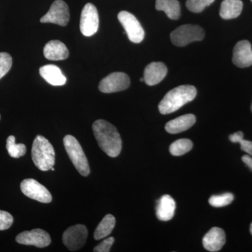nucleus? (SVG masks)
<instances>
[{
	"instance_id": "nucleus-1",
	"label": "nucleus",
	"mask_w": 252,
	"mask_h": 252,
	"mask_svg": "<svg viewBox=\"0 0 252 252\" xmlns=\"http://www.w3.org/2000/svg\"><path fill=\"white\" fill-rule=\"evenodd\" d=\"M93 131L99 148L108 155L115 158L122 149V140L115 126L102 119L95 121L93 124Z\"/></svg>"
},
{
	"instance_id": "nucleus-2",
	"label": "nucleus",
	"mask_w": 252,
	"mask_h": 252,
	"mask_svg": "<svg viewBox=\"0 0 252 252\" xmlns=\"http://www.w3.org/2000/svg\"><path fill=\"white\" fill-rule=\"evenodd\" d=\"M197 95L193 86L182 85L169 91L158 104L159 112L169 114L176 112L186 104L191 102Z\"/></svg>"
},
{
	"instance_id": "nucleus-3",
	"label": "nucleus",
	"mask_w": 252,
	"mask_h": 252,
	"mask_svg": "<svg viewBox=\"0 0 252 252\" xmlns=\"http://www.w3.org/2000/svg\"><path fill=\"white\" fill-rule=\"evenodd\" d=\"M56 154L52 144L41 135H37L32 147V158L38 169L48 171L54 167Z\"/></svg>"
},
{
	"instance_id": "nucleus-4",
	"label": "nucleus",
	"mask_w": 252,
	"mask_h": 252,
	"mask_svg": "<svg viewBox=\"0 0 252 252\" xmlns=\"http://www.w3.org/2000/svg\"><path fill=\"white\" fill-rule=\"evenodd\" d=\"M64 149L73 165L81 175L87 177L91 172L89 161L81 144L72 135H66L63 139Z\"/></svg>"
},
{
	"instance_id": "nucleus-5",
	"label": "nucleus",
	"mask_w": 252,
	"mask_h": 252,
	"mask_svg": "<svg viewBox=\"0 0 252 252\" xmlns=\"http://www.w3.org/2000/svg\"><path fill=\"white\" fill-rule=\"evenodd\" d=\"M205 32L203 28L193 25L180 26L170 34L172 44L177 46H185L193 41L203 40Z\"/></svg>"
},
{
	"instance_id": "nucleus-6",
	"label": "nucleus",
	"mask_w": 252,
	"mask_h": 252,
	"mask_svg": "<svg viewBox=\"0 0 252 252\" xmlns=\"http://www.w3.org/2000/svg\"><path fill=\"white\" fill-rule=\"evenodd\" d=\"M118 19L127 33V37L132 42L138 44L143 41L144 31L135 16L128 11H122L118 14Z\"/></svg>"
},
{
	"instance_id": "nucleus-7",
	"label": "nucleus",
	"mask_w": 252,
	"mask_h": 252,
	"mask_svg": "<svg viewBox=\"0 0 252 252\" xmlns=\"http://www.w3.org/2000/svg\"><path fill=\"white\" fill-rule=\"evenodd\" d=\"M87 238L86 225L77 224L69 227L64 232L63 242L70 251H77L84 246Z\"/></svg>"
},
{
	"instance_id": "nucleus-8",
	"label": "nucleus",
	"mask_w": 252,
	"mask_h": 252,
	"mask_svg": "<svg viewBox=\"0 0 252 252\" xmlns=\"http://www.w3.org/2000/svg\"><path fill=\"white\" fill-rule=\"evenodd\" d=\"M22 193L28 198L42 203L52 201V195L44 186L34 179H26L21 183Z\"/></svg>"
},
{
	"instance_id": "nucleus-9",
	"label": "nucleus",
	"mask_w": 252,
	"mask_h": 252,
	"mask_svg": "<svg viewBox=\"0 0 252 252\" xmlns=\"http://www.w3.org/2000/svg\"><path fill=\"white\" fill-rule=\"evenodd\" d=\"M99 15L95 6L88 3L81 11L80 31L83 35L91 36L98 31Z\"/></svg>"
},
{
	"instance_id": "nucleus-10",
	"label": "nucleus",
	"mask_w": 252,
	"mask_h": 252,
	"mask_svg": "<svg viewBox=\"0 0 252 252\" xmlns=\"http://www.w3.org/2000/svg\"><path fill=\"white\" fill-rule=\"evenodd\" d=\"M69 10L67 4L63 0L54 1L49 11L40 19L42 23H54L61 26H66L69 23Z\"/></svg>"
},
{
	"instance_id": "nucleus-11",
	"label": "nucleus",
	"mask_w": 252,
	"mask_h": 252,
	"mask_svg": "<svg viewBox=\"0 0 252 252\" xmlns=\"http://www.w3.org/2000/svg\"><path fill=\"white\" fill-rule=\"evenodd\" d=\"M130 84V78L125 73L114 72L100 81L99 90L104 94H112L126 90Z\"/></svg>"
},
{
	"instance_id": "nucleus-12",
	"label": "nucleus",
	"mask_w": 252,
	"mask_h": 252,
	"mask_svg": "<svg viewBox=\"0 0 252 252\" xmlns=\"http://www.w3.org/2000/svg\"><path fill=\"white\" fill-rule=\"evenodd\" d=\"M16 240L21 245H32L39 248H46L51 243L49 233L40 228L23 231L16 236Z\"/></svg>"
},
{
	"instance_id": "nucleus-13",
	"label": "nucleus",
	"mask_w": 252,
	"mask_h": 252,
	"mask_svg": "<svg viewBox=\"0 0 252 252\" xmlns=\"http://www.w3.org/2000/svg\"><path fill=\"white\" fill-rule=\"evenodd\" d=\"M233 63L238 67L252 65V45L248 40L239 41L233 50Z\"/></svg>"
},
{
	"instance_id": "nucleus-14",
	"label": "nucleus",
	"mask_w": 252,
	"mask_h": 252,
	"mask_svg": "<svg viewBox=\"0 0 252 252\" xmlns=\"http://www.w3.org/2000/svg\"><path fill=\"white\" fill-rule=\"evenodd\" d=\"M225 243V234L221 228L213 227L204 236L203 247L207 251L219 252Z\"/></svg>"
},
{
	"instance_id": "nucleus-15",
	"label": "nucleus",
	"mask_w": 252,
	"mask_h": 252,
	"mask_svg": "<svg viewBox=\"0 0 252 252\" xmlns=\"http://www.w3.org/2000/svg\"><path fill=\"white\" fill-rule=\"evenodd\" d=\"M167 73V68L164 63H151L144 69V82L148 86L157 85L165 77Z\"/></svg>"
},
{
	"instance_id": "nucleus-16",
	"label": "nucleus",
	"mask_w": 252,
	"mask_h": 252,
	"mask_svg": "<svg viewBox=\"0 0 252 252\" xmlns=\"http://www.w3.org/2000/svg\"><path fill=\"white\" fill-rule=\"evenodd\" d=\"M195 122L196 118L193 114H185L167 122L165 127V130L170 134L180 133L190 128Z\"/></svg>"
},
{
	"instance_id": "nucleus-17",
	"label": "nucleus",
	"mask_w": 252,
	"mask_h": 252,
	"mask_svg": "<svg viewBox=\"0 0 252 252\" xmlns=\"http://www.w3.org/2000/svg\"><path fill=\"white\" fill-rule=\"evenodd\" d=\"M41 77L52 86H63L67 82V78L64 77L62 71L54 64H47L39 69Z\"/></svg>"
},
{
	"instance_id": "nucleus-18",
	"label": "nucleus",
	"mask_w": 252,
	"mask_h": 252,
	"mask_svg": "<svg viewBox=\"0 0 252 252\" xmlns=\"http://www.w3.org/2000/svg\"><path fill=\"white\" fill-rule=\"evenodd\" d=\"M44 57L50 61H63L69 56L67 46L59 40H51L44 48Z\"/></svg>"
},
{
	"instance_id": "nucleus-19",
	"label": "nucleus",
	"mask_w": 252,
	"mask_h": 252,
	"mask_svg": "<svg viewBox=\"0 0 252 252\" xmlns=\"http://www.w3.org/2000/svg\"><path fill=\"white\" fill-rule=\"evenodd\" d=\"M176 203L170 195H165L159 200L157 207V217L160 220L167 221L175 215Z\"/></svg>"
},
{
	"instance_id": "nucleus-20",
	"label": "nucleus",
	"mask_w": 252,
	"mask_h": 252,
	"mask_svg": "<svg viewBox=\"0 0 252 252\" xmlns=\"http://www.w3.org/2000/svg\"><path fill=\"white\" fill-rule=\"evenodd\" d=\"M243 8V3L241 0H223L220 5V17L225 20L238 17Z\"/></svg>"
},
{
	"instance_id": "nucleus-21",
	"label": "nucleus",
	"mask_w": 252,
	"mask_h": 252,
	"mask_svg": "<svg viewBox=\"0 0 252 252\" xmlns=\"http://www.w3.org/2000/svg\"><path fill=\"white\" fill-rule=\"evenodd\" d=\"M156 9L164 11L170 19L177 20L180 18V4L178 0H157Z\"/></svg>"
},
{
	"instance_id": "nucleus-22",
	"label": "nucleus",
	"mask_w": 252,
	"mask_h": 252,
	"mask_svg": "<svg viewBox=\"0 0 252 252\" xmlns=\"http://www.w3.org/2000/svg\"><path fill=\"white\" fill-rule=\"evenodd\" d=\"M116 224L115 217L112 215L104 216L94 232V240H99L111 234Z\"/></svg>"
},
{
	"instance_id": "nucleus-23",
	"label": "nucleus",
	"mask_w": 252,
	"mask_h": 252,
	"mask_svg": "<svg viewBox=\"0 0 252 252\" xmlns=\"http://www.w3.org/2000/svg\"><path fill=\"white\" fill-rule=\"evenodd\" d=\"M193 148V142L189 139H180L170 145V152L172 156L180 157L188 153Z\"/></svg>"
},
{
	"instance_id": "nucleus-24",
	"label": "nucleus",
	"mask_w": 252,
	"mask_h": 252,
	"mask_svg": "<svg viewBox=\"0 0 252 252\" xmlns=\"http://www.w3.org/2000/svg\"><path fill=\"white\" fill-rule=\"evenodd\" d=\"M6 149L10 157L19 158L26 154V146L24 144H16L14 136L11 135L6 140Z\"/></svg>"
},
{
	"instance_id": "nucleus-25",
	"label": "nucleus",
	"mask_w": 252,
	"mask_h": 252,
	"mask_svg": "<svg viewBox=\"0 0 252 252\" xmlns=\"http://www.w3.org/2000/svg\"><path fill=\"white\" fill-rule=\"evenodd\" d=\"M234 200V195L230 193H225L221 195H212L209 199V203L212 207H222L227 206Z\"/></svg>"
},
{
	"instance_id": "nucleus-26",
	"label": "nucleus",
	"mask_w": 252,
	"mask_h": 252,
	"mask_svg": "<svg viewBox=\"0 0 252 252\" xmlns=\"http://www.w3.org/2000/svg\"><path fill=\"white\" fill-rule=\"evenodd\" d=\"M214 1L215 0H187V7L192 12L200 13Z\"/></svg>"
},
{
	"instance_id": "nucleus-27",
	"label": "nucleus",
	"mask_w": 252,
	"mask_h": 252,
	"mask_svg": "<svg viewBox=\"0 0 252 252\" xmlns=\"http://www.w3.org/2000/svg\"><path fill=\"white\" fill-rule=\"evenodd\" d=\"M12 66V58L9 54L0 53V79L4 77Z\"/></svg>"
},
{
	"instance_id": "nucleus-28",
	"label": "nucleus",
	"mask_w": 252,
	"mask_h": 252,
	"mask_svg": "<svg viewBox=\"0 0 252 252\" xmlns=\"http://www.w3.org/2000/svg\"><path fill=\"white\" fill-rule=\"evenodd\" d=\"M14 222L12 215L9 212L0 210V230L9 229Z\"/></svg>"
},
{
	"instance_id": "nucleus-29",
	"label": "nucleus",
	"mask_w": 252,
	"mask_h": 252,
	"mask_svg": "<svg viewBox=\"0 0 252 252\" xmlns=\"http://www.w3.org/2000/svg\"><path fill=\"white\" fill-rule=\"evenodd\" d=\"M114 243V238L113 237L105 239L102 243L94 248V251L95 252H110L113 244Z\"/></svg>"
},
{
	"instance_id": "nucleus-30",
	"label": "nucleus",
	"mask_w": 252,
	"mask_h": 252,
	"mask_svg": "<svg viewBox=\"0 0 252 252\" xmlns=\"http://www.w3.org/2000/svg\"><path fill=\"white\" fill-rule=\"evenodd\" d=\"M238 143L240 144L242 150L246 152L250 156H252V142L251 141L245 140L243 138L239 141Z\"/></svg>"
},
{
	"instance_id": "nucleus-31",
	"label": "nucleus",
	"mask_w": 252,
	"mask_h": 252,
	"mask_svg": "<svg viewBox=\"0 0 252 252\" xmlns=\"http://www.w3.org/2000/svg\"><path fill=\"white\" fill-rule=\"evenodd\" d=\"M244 135L243 132L241 131H238V132H235L233 135H230L229 136V140L230 142H233V143H238L239 141L241 140L242 138H243Z\"/></svg>"
},
{
	"instance_id": "nucleus-32",
	"label": "nucleus",
	"mask_w": 252,
	"mask_h": 252,
	"mask_svg": "<svg viewBox=\"0 0 252 252\" xmlns=\"http://www.w3.org/2000/svg\"><path fill=\"white\" fill-rule=\"evenodd\" d=\"M242 160L252 171V158L250 155H245L242 158Z\"/></svg>"
},
{
	"instance_id": "nucleus-33",
	"label": "nucleus",
	"mask_w": 252,
	"mask_h": 252,
	"mask_svg": "<svg viewBox=\"0 0 252 252\" xmlns=\"http://www.w3.org/2000/svg\"><path fill=\"white\" fill-rule=\"evenodd\" d=\"M250 233H251V234L252 235V223H251V225H250Z\"/></svg>"
},
{
	"instance_id": "nucleus-34",
	"label": "nucleus",
	"mask_w": 252,
	"mask_h": 252,
	"mask_svg": "<svg viewBox=\"0 0 252 252\" xmlns=\"http://www.w3.org/2000/svg\"><path fill=\"white\" fill-rule=\"evenodd\" d=\"M251 110H252V106H251Z\"/></svg>"
},
{
	"instance_id": "nucleus-35",
	"label": "nucleus",
	"mask_w": 252,
	"mask_h": 252,
	"mask_svg": "<svg viewBox=\"0 0 252 252\" xmlns=\"http://www.w3.org/2000/svg\"><path fill=\"white\" fill-rule=\"evenodd\" d=\"M0 119H1V116H0Z\"/></svg>"
},
{
	"instance_id": "nucleus-36",
	"label": "nucleus",
	"mask_w": 252,
	"mask_h": 252,
	"mask_svg": "<svg viewBox=\"0 0 252 252\" xmlns=\"http://www.w3.org/2000/svg\"><path fill=\"white\" fill-rule=\"evenodd\" d=\"M251 1H252V0H251Z\"/></svg>"
}]
</instances>
